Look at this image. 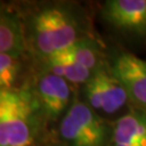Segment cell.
<instances>
[{
  "instance_id": "52a82bcc",
  "label": "cell",
  "mask_w": 146,
  "mask_h": 146,
  "mask_svg": "<svg viewBox=\"0 0 146 146\" xmlns=\"http://www.w3.org/2000/svg\"><path fill=\"white\" fill-rule=\"evenodd\" d=\"M102 16L110 26L133 36H146V0H107Z\"/></svg>"
},
{
  "instance_id": "ba28073f",
  "label": "cell",
  "mask_w": 146,
  "mask_h": 146,
  "mask_svg": "<svg viewBox=\"0 0 146 146\" xmlns=\"http://www.w3.org/2000/svg\"><path fill=\"white\" fill-rule=\"evenodd\" d=\"M108 146H146V110L131 107L113 120Z\"/></svg>"
},
{
  "instance_id": "9c48e42d",
  "label": "cell",
  "mask_w": 146,
  "mask_h": 146,
  "mask_svg": "<svg viewBox=\"0 0 146 146\" xmlns=\"http://www.w3.org/2000/svg\"><path fill=\"white\" fill-rule=\"evenodd\" d=\"M0 53L21 58L28 53L21 12L3 3L0 8Z\"/></svg>"
},
{
  "instance_id": "277c9868",
  "label": "cell",
  "mask_w": 146,
  "mask_h": 146,
  "mask_svg": "<svg viewBox=\"0 0 146 146\" xmlns=\"http://www.w3.org/2000/svg\"><path fill=\"white\" fill-rule=\"evenodd\" d=\"M81 91L82 101L103 118L115 115L127 106L132 107L125 87L113 74L110 63L94 72L90 80L81 87Z\"/></svg>"
},
{
  "instance_id": "8fae6325",
  "label": "cell",
  "mask_w": 146,
  "mask_h": 146,
  "mask_svg": "<svg viewBox=\"0 0 146 146\" xmlns=\"http://www.w3.org/2000/svg\"><path fill=\"white\" fill-rule=\"evenodd\" d=\"M36 64L46 70L66 80L73 87H82L93 76V72L77 63L63 60V58H49L40 61H36Z\"/></svg>"
},
{
  "instance_id": "6da1fadb",
  "label": "cell",
  "mask_w": 146,
  "mask_h": 146,
  "mask_svg": "<svg viewBox=\"0 0 146 146\" xmlns=\"http://www.w3.org/2000/svg\"><path fill=\"white\" fill-rule=\"evenodd\" d=\"M20 12L28 53L35 61L60 54L80 40L93 36L87 12L75 2H37Z\"/></svg>"
},
{
  "instance_id": "4fadbf2b",
  "label": "cell",
  "mask_w": 146,
  "mask_h": 146,
  "mask_svg": "<svg viewBox=\"0 0 146 146\" xmlns=\"http://www.w3.org/2000/svg\"><path fill=\"white\" fill-rule=\"evenodd\" d=\"M52 146H65V145H64L63 143H61V142L58 141V143H55V144H53Z\"/></svg>"
},
{
  "instance_id": "7a4b0ae2",
  "label": "cell",
  "mask_w": 146,
  "mask_h": 146,
  "mask_svg": "<svg viewBox=\"0 0 146 146\" xmlns=\"http://www.w3.org/2000/svg\"><path fill=\"white\" fill-rule=\"evenodd\" d=\"M42 121L31 88L0 90V146H33Z\"/></svg>"
},
{
  "instance_id": "5b68a950",
  "label": "cell",
  "mask_w": 146,
  "mask_h": 146,
  "mask_svg": "<svg viewBox=\"0 0 146 146\" xmlns=\"http://www.w3.org/2000/svg\"><path fill=\"white\" fill-rule=\"evenodd\" d=\"M31 90L46 122H60L77 94L74 92L73 86L66 80L39 65H37Z\"/></svg>"
},
{
  "instance_id": "3957f363",
  "label": "cell",
  "mask_w": 146,
  "mask_h": 146,
  "mask_svg": "<svg viewBox=\"0 0 146 146\" xmlns=\"http://www.w3.org/2000/svg\"><path fill=\"white\" fill-rule=\"evenodd\" d=\"M110 129L111 121L101 117L76 94L58 122V136L65 146H108Z\"/></svg>"
},
{
  "instance_id": "7c38bea8",
  "label": "cell",
  "mask_w": 146,
  "mask_h": 146,
  "mask_svg": "<svg viewBox=\"0 0 146 146\" xmlns=\"http://www.w3.org/2000/svg\"><path fill=\"white\" fill-rule=\"evenodd\" d=\"M22 58L0 53V90L17 88L16 82L22 69Z\"/></svg>"
},
{
  "instance_id": "30bf717a",
  "label": "cell",
  "mask_w": 146,
  "mask_h": 146,
  "mask_svg": "<svg viewBox=\"0 0 146 146\" xmlns=\"http://www.w3.org/2000/svg\"><path fill=\"white\" fill-rule=\"evenodd\" d=\"M51 58L73 61L93 73L99 70L100 68L107 66L110 63V58L108 54L105 52L104 46L94 36L80 40L67 50Z\"/></svg>"
},
{
  "instance_id": "8992f818",
  "label": "cell",
  "mask_w": 146,
  "mask_h": 146,
  "mask_svg": "<svg viewBox=\"0 0 146 146\" xmlns=\"http://www.w3.org/2000/svg\"><path fill=\"white\" fill-rule=\"evenodd\" d=\"M110 67L125 87L132 107L146 110V61L119 51L110 58Z\"/></svg>"
}]
</instances>
